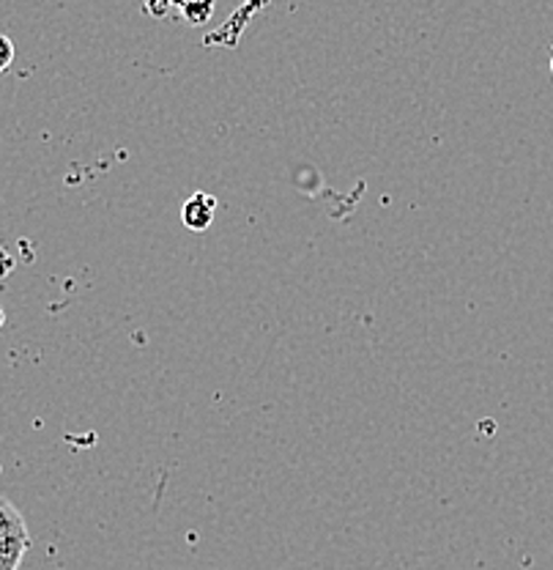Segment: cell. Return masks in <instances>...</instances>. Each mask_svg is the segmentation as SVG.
<instances>
[{"label": "cell", "mask_w": 553, "mask_h": 570, "mask_svg": "<svg viewBox=\"0 0 553 570\" xmlns=\"http://www.w3.org/2000/svg\"><path fill=\"white\" fill-rule=\"evenodd\" d=\"M0 540H31L26 519L6 497H0Z\"/></svg>", "instance_id": "2"}, {"label": "cell", "mask_w": 553, "mask_h": 570, "mask_svg": "<svg viewBox=\"0 0 553 570\" xmlns=\"http://www.w3.org/2000/svg\"><path fill=\"white\" fill-rule=\"evenodd\" d=\"M214 212H217V198L206 193H195L181 206V219L189 230H206L214 223Z\"/></svg>", "instance_id": "1"}, {"label": "cell", "mask_w": 553, "mask_h": 570, "mask_svg": "<svg viewBox=\"0 0 553 570\" xmlns=\"http://www.w3.org/2000/svg\"><path fill=\"white\" fill-rule=\"evenodd\" d=\"M31 540H0V570H20Z\"/></svg>", "instance_id": "3"}, {"label": "cell", "mask_w": 553, "mask_h": 570, "mask_svg": "<svg viewBox=\"0 0 553 570\" xmlns=\"http://www.w3.org/2000/svg\"><path fill=\"white\" fill-rule=\"evenodd\" d=\"M14 63V41L6 33H0V71H6Z\"/></svg>", "instance_id": "4"}, {"label": "cell", "mask_w": 553, "mask_h": 570, "mask_svg": "<svg viewBox=\"0 0 553 570\" xmlns=\"http://www.w3.org/2000/svg\"><path fill=\"white\" fill-rule=\"evenodd\" d=\"M3 275H6V272H3V269H0V277H3Z\"/></svg>", "instance_id": "5"}]
</instances>
